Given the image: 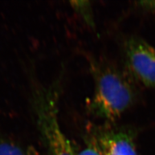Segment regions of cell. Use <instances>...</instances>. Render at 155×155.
Listing matches in <instances>:
<instances>
[{
  "label": "cell",
  "mask_w": 155,
  "mask_h": 155,
  "mask_svg": "<svg viewBox=\"0 0 155 155\" xmlns=\"http://www.w3.org/2000/svg\"><path fill=\"white\" fill-rule=\"evenodd\" d=\"M94 93L87 109L93 117L110 124L135 104L137 90L127 72L105 60L88 58Z\"/></svg>",
  "instance_id": "cell-1"
},
{
  "label": "cell",
  "mask_w": 155,
  "mask_h": 155,
  "mask_svg": "<svg viewBox=\"0 0 155 155\" xmlns=\"http://www.w3.org/2000/svg\"><path fill=\"white\" fill-rule=\"evenodd\" d=\"M63 74L50 85L35 84L31 104L38 129L51 155H76L63 132L58 120V105L62 90Z\"/></svg>",
  "instance_id": "cell-2"
},
{
  "label": "cell",
  "mask_w": 155,
  "mask_h": 155,
  "mask_svg": "<svg viewBox=\"0 0 155 155\" xmlns=\"http://www.w3.org/2000/svg\"><path fill=\"white\" fill-rule=\"evenodd\" d=\"M123 52L127 74L141 85L155 88V48L137 36L124 40Z\"/></svg>",
  "instance_id": "cell-3"
},
{
  "label": "cell",
  "mask_w": 155,
  "mask_h": 155,
  "mask_svg": "<svg viewBox=\"0 0 155 155\" xmlns=\"http://www.w3.org/2000/svg\"><path fill=\"white\" fill-rule=\"evenodd\" d=\"M87 139L93 143L101 155H137L135 133L129 127H117L109 124L92 125Z\"/></svg>",
  "instance_id": "cell-4"
},
{
  "label": "cell",
  "mask_w": 155,
  "mask_h": 155,
  "mask_svg": "<svg viewBox=\"0 0 155 155\" xmlns=\"http://www.w3.org/2000/svg\"><path fill=\"white\" fill-rule=\"evenodd\" d=\"M70 4L74 11L79 14L87 25L94 29L96 25L91 2L89 1H71Z\"/></svg>",
  "instance_id": "cell-5"
},
{
  "label": "cell",
  "mask_w": 155,
  "mask_h": 155,
  "mask_svg": "<svg viewBox=\"0 0 155 155\" xmlns=\"http://www.w3.org/2000/svg\"><path fill=\"white\" fill-rule=\"evenodd\" d=\"M0 155H28L26 149L10 140L0 138Z\"/></svg>",
  "instance_id": "cell-6"
},
{
  "label": "cell",
  "mask_w": 155,
  "mask_h": 155,
  "mask_svg": "<svg viewBox=\"0 0 155 155\" xmlns=\"http://www.w3.org/2000/svg\"><path fill=\"white\" fill-rule=\"evenodd\" d=\"M76 155H101L93 143L87 139V146Z\"/></svg>",
  "instance_id": "cell-7"
},
{
  "label": "cell",
  "mask_w": 155,
  "mask_h": 155,
  "mask_svg": "<svg viewBox=\"0 0 155 155\" xmlns=\"http://www.w3.org/2000/svg\"><path fill=\"white\" fill-rule=\"evenodd\" d=\"M137 5L145 11L155 12V2L154 1H143L136 3Z\"/></svg>",
  "instance_id": "cell-8"
}]
</instances>
